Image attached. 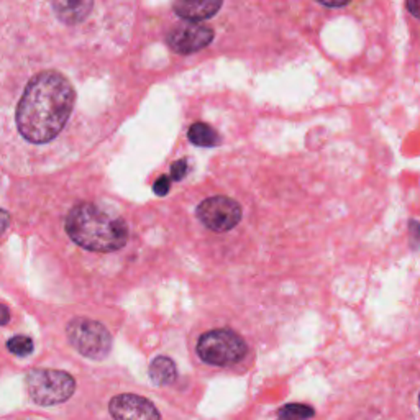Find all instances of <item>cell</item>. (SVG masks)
Listing matches in <instances>:
<instances>
[{"label":"cell","mask_w":420,"mask_h":420,"mask_svg":"<svg viewBox=\"0 0 420 420\" xmlns=\"http://www.w3.org/2000/svg\"><path fill=\"white\" fill-rule=\"evenodd\" d=\"M76 84L58 68L28 76L14 106L15 132L32 146L53 145L71 125L77 110Z\"/></svg>","instance_id":"1"},{"label":"cell","mask_w":420,"mask_h":420,"mask_svg":"<svg viewBox=\"0 0 420 420\" xmlns=\"http://www.w3.org/2000/svg\"><path fill=\"white\" fill-rule=\"evenodd\" d=\"M66 232L74 243L99 253L122 250L128 241L125 220L90 202H81L69 210Z\"/></svg>","instance_id":"2"},{"label":"cell","mask_w":420,"mask_h":420,"mask_svg":"<svg viewBox=\"0 0 420 420\" xmlns=\"http://www.w3.org/2000/svg\"><path fill=\"white\" fill-rule=\"evenodd\" d=\"M248 353L246 341L228 328L210 330L199 339L197 354L212 366H232L240 363Z\"/></svg>","instance_id":"3"},{"label":"cell","mask_w":420,"mask_h":420,"mask_svg":"<svg viewBox=\"0 0 420 420\" xmlns=\"http://www.w3.org/2000/svg\"><path fill=\"white\" fill-rule=\"evenodd\" d=\"M30 397L40 406H56L66 402L76 391V381L66 371L32 370L27 374Z\"/></svg>","instance_id":"4"},{"label":"cell","mask_w":420,"mask_h":420,"mask_svg":"<svg viewBox=\"0 0 420 420\" xmlns=\"http://www.w3.org/2000/svg\"><path fill=\"white\" fill-rule=\"evenodd\" d=\"M68 339L82 357L101 361L110 353L112 337L102 323L86 317H76L66 327Z\"/></svg>","instance_id":"5"},{"label":"cell","mask_w":420,"mask_h":420,"mask_svg":"<svg viewBox=\"0 0 420 420\" xmlns=\"http://www.w3.org/2000/svg\"><path fill=\"white\" fill-rule=\"evenodd\" d=\"M197 219L212 232L223 233L237 227L241 220V207L237 201L225 196L209 197L199 203Z\"/></svg>","instance_id":"6"},{"label":"cell","mask_w":420,"mask_h":420,"mask_svg":"<svg viewBox=\"0 0 420 420\" xmlns=\"http://www.w3.org/2000/svg\"><path fill=\"white\" fill-rule=\"evenodd\" d=\"M214 40V30L197 23L177 25L168 34V45L179 54H190L203 50Z\"/></svg>","instance_id":"7"},{"label":"cell","mask_w":420,"mask_h":420,"mask_svg":"<svg viewBox=\"0 0 420 420\" xmlns=\"http://www.w3.org/2000/svg\"><path fill=\"white\" fill-rule=\"evenodd\" d=\"M109 410L114 420H161L153 402L137 394L115 396L110 401Z\"/></svg>","instance_id":"8"},{"label":"cell","mask_w":420,"mask_h":420,"mask_svg":"<svg viewBox=\"0 0 420 420\" xmlns=\"http://www.w3.org/2000/svg\"><path fill=\"white\" fill-rule=\"evenodd\" d=\"M174 12L181 19L189 21H202L212 19L222 8L220 0H202V2H177Z\"/></svg>","instance_id":"9"},{"label":"cell","mask_w":420,"mask_h":420,"mask_svg":"<svg viewBox=\"0 0 420 420\" xmlns=\"http://www.w3.org/2000/svg\"><path fill=\"white\" fill-rule=\"evenodd\" d=\"M94 2H53L54 15L66 25H79L92 14Z\"/></svg>","instance_id":"10"},{"label":"cell","mask_w":420,"mask_h":420,"mask_svg":"<svg viewBox=\"0 0 420 420\" xmlns=\"http://www.w3.org/2000/svg\"><path fill=\"white\" fill-rule=\"evenodd\" d=\"M177 370L174 361L168 357H158L150 365V378L156 386H168L174 383Z\"/></svg>","instance_id":"11"},{"label":"cell","mask_w":420,"mask_h":420,"mask_svg":"<svg viewBox=\"0 0 420 420\" xmlns=\"http://www.w3.org/2000/svg\"><path fill=\"white\" fill-rule=\"evenodd\" d=\"M188 137L190 143H194L196 146H202V148H212V146H217L220 143L219 133L210 125L202 122L190 125Z\"/></svg>","instance_id":"12"},{"label":"cell","mask_w":420,"mask_h":420,"mask_svg":"<svg viewBox=\"0 0 420 420\" xmlns=\"http://www.w3.org/2000/svg\"><path fill=\"white\" fill-rule=\"evenodd\" d=\"M315 410L307 404H288L279 409V420H307L314 415Z\"/></svg>","instance_id":"13"},{"label":"cell","mask_w":420,"mask_h":420,"mask_svg":"<svg viewBox=\"0 0 420 420\" xmlns=\"http://www.w3.org/2000/svg\"><path fill=\"white\" fill-rule=\"evenodd\" d=\"M7 348L8 352L17 354V357H28L33 352V341L28 337L19 335L7 341Z\"/></svg>","instance_id":"14"},{"label":"cell","mask_w":420,"mask_h":420,"mask_svg":"<svg viewBox=\"0 0 420 420\" xmlns=\"http://www.w3.org/2000/svg\"><path fill=\"white\" fill-rule=\"evenodd\" d=\"M188 174V159H179V161L172 163L171 166V176L174 181L184 179Z\"/></svg>","instance_id":"15"},{"label":"cell","mask_w":420,"mask_h":420,"mask_svg":"<svg viewBox=\"0 0 420 420\" xmlns=\"http://www.w3.org/2000/svg\"><path fill=\"white\" fill-rule=\"evenodd\" d=\"M170 188H171L170 177L161 176V177H159V179L154 183L153 190H154V194H158V196H166V194L170 192Z\"/></svg>","instance_id":"16"},{"label":"cell","mask_w":420,"mask_h":420,"mask_svg":"<svg viewBox=\"0 0 420 420\" xmlns=\"http://www.w3.org/2000/svg\"><path fill=\"white\" fill-rule=\"evenodd\" d=\"M8 225H10V215L6 210L0 209V237L3 235V232L7 230Z\"/></svg>","instance_id":"17"},{"label":"cell","mask_w":420,"mask_h":420,"mask_svg":"<svg viewBox=\"0 0 420 420\" xmlns=\"http://www.w3.org/2000/svg\"><path fill=\"white\" fill-rule=\"evenodd\" d=\"M8 320H10V312L3 304H0V326H7Z\"/></svg>","instance_id":"18"},{"label":"cell","mask_w":420,"mask_h":420,"mask_svg":"<svg viewBox=\"0 0 420 420\" xmlns=\"http://www.w3.org/2000/svg\"><path fill=\"white\" fill-rule=\"evenodd\" d=\"M323 6L330 7V8H339V7H346V2H341V3H335V2H333V3H326V2H323Z\"/></svg>","instance_id":"19"},{"label":"cell","mask_w":420,"mask_h":420,"mask_svg":"<svg viewBox=\"0 0 420 420\" xmlns=\"http://www.w3.org/2000/svg\"><path fill=\"white\" fill-rule=\"evenodd\" d=\"M419 406H420V396H419Z\"/></svg>","instance_id":"20"}]
</instances>
